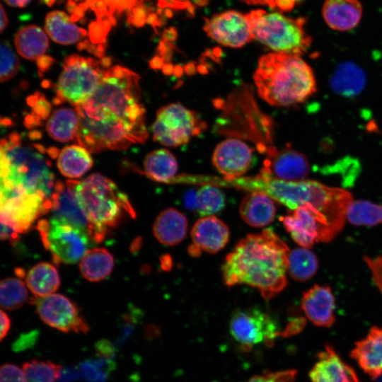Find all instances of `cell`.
Segmentation results:
<instances>
[{"label": "cell", "mask_w": 382, "mask_h": 382, "mask_svg": "<svg viewBox=\"0 0 382 382\" xmlns=\"http://www.w3.org/2000/svg\"><path fill=\"white\" fill-rule=\"evenodd\" d=\"M296 376L294 369L266 371L251 377L245 382H294Z\"/></svg>", "instance_id": "ab89813d"}, {"label": "cell", "mask_w": 382, "mask_h": 382, "mask_svg": "<svg viewBox=\"0 0 382 382\" xmlns=\"http://www.w3.org/2000/svg\"><path fill=\"white\" fill-rule=\"evenodd\" d=\"M14 43L18 54L29 60H36L44 56L49 46L46 33L33 25L21 28L15 36Z\"/></svg>", "instance_id": "484cf974"}, {"label": "cell", "mask_w": 382, "mask_h": 382, "mask_svg": "<svg viewBox=\"0 0 382 382\" xmlns=\"http://www.w3.org/2000/svg\"><path fill=\"white\" fill-rule=\"evenodd\" d=\"M301 307L316 326L330 328L335 323V296L329 286L314 285L303 292Z\"/></svg>", "instance_id": "ffe728a7"}, {"label": "cell", "mask_w": 382, "mask_h": 382, "mask_svg": "<svg viewBox=\"0 0 382 382\" xmlns=\"http://www.w3.org/2000/svg\"><path fill=\"white\" fill-rule=\"evenodd\" d=\"M1 50V81H6L13 78L18 72L19 60L7 41H2Z\"/></svg>", "instance_id": "f35d334b"}, {"label": "cell", "mask_w": 382, "mask_h": 382, "mask_svg": "<svg viewBox=\"0 0 382 382\" xmlns=\"http://www.w3.org/2000/svg\"><path fill=\"white\" fill-rule=\"evenodd\" d=\"M192 245L188 249L192 256H198L202 251L215 253L223 249L229 239L228 226L214 216L199 219L191 231Z\"/></svg>", "instance_id": "ac0fdd59"}, {"label": "cell", "mask_w": 382, "mask_h": 382, "mask_svg": "<svg viewBox=\"0 0 382 382\" xmlns=\"http://www.w3.org/2000/svg\"><path fill=\"white\" fill-rule=\"evenodd\" d=\"M0 209L1 224L23 233L50 210V199L40 194L1 190Z\"/></svg>", "instance_id": "7c38bea8"}, {"label": "cell", "mask_w": 382, "mask_h": 382, "mask_svg": "<svg viewBox=\"0 0 382 382\" xmlns=\"http://www.w3.org/2000/svg\"><path fill=\"white\" fill-rule=\"evenodd\" d=\"M252 149L245 142L228 139L216 146L212 162L216 170L228 180L238 178L250 167Z\"/></svg>", "instance_id": "e0dca14e"}, {"label": "cell", "mask_w": 382, "mask_h": 382, "mask_svg": "<svg viewBox=\"0 0 382 382\" xmlns=\"http://www.w3.org/2000/svg\"><path fill=\"white\" fill-rule=\"evenodd\" d=\"M281 218L286 231L300 246L311 248L316 242H330L340 231L317 208L306 203Z\"/></svg>", "instance_id": "30bf717a"}, {"label": "cell", "mask_w": 382, "mask_h": 382, "mask_svg": "<svg viewBox=\"0 0 382 382\" xmlns=\"http://www.w3.org/2000/svg\"><path fill=\"white\" fill-rule=\"evenodd\" d=\"M206 124L199 115L181 104L171 103L160 108L152 125L153 139L171 147L187 144L201 133Z\"/></svg>", "instance_id": "9c48e42d"}, {"label": "cell", "mask_w": 382, "mask_h": 382, "mask_svg": "<svg viewBox=\"0 0 382 382\" xmlns=\"http://www.w3.org/2000/svg\"><path fill=\"white\" fill-rule=\"evenodd\" d=\"M76 191L89 219L105 232L108 227L117 226L125 213L134 216L127 197L113 181L99 173L76 180Z\"/></svg>", "instance_id": "5b68a950"}, {"label": "cell", "mask_w": 382, "mask_h": 382, "mask_svg": "<svg viewBox=\"0 0 382 382\" xmlns=\"http://www.w3.org/2000/svg\"><path fill=\"white\" fill-rule=\"evenodd\" d=\"M253 79L259 96L274 106L303 103L316 91L313 71L299 55L274 52L262 56Z\"/></svg>", "instance_id": "3957f363"}, {"label": "cell", "mask_w": 382, "mask_h": 382, "mask_svg": "<svg viewBox=\"0 0 382 382\" xmlns=\"http://www.w3.org/2000/svg\"><path fill=\"white\" fill-rule=\"evenodd\" d=\"M37 228L56 263L73 264L81 260L94 241L83 228L52 220H40Z\"/></svg>", "instance_id": "ba28073f"}, {"label": "cell", "mask_w": 382, "mask_h": 382, "mask_svg": "<svg viewBox=\"0 0 382 382\" xmlns=\"http://www.w3.org/2000/svg\"><path fill=\"white\" fill-rule=\"evenodd\" d=\"M28 296L25 284L21 279L7 278L1 282L0 303L2 309H18L27 301Z\"/></svg>", "instance_id": "d590c367"}, {"label": "cell", "mask_w": 382, "mask_h": 382, "mask_svg": "<svg viewBox=\"0 0 382 382\" xmlns=\"http://www.w3.org/2000/svg\"><path fill=\"white\" fill-rule=\"evenodd\" d=\"M247 16L253 39L276 52L299 55L311 44V37L304 28V18H291L276 12L267 13L263 10L252 11Z\"/></svg>", "instance_id": "8992f818"}, {"label": "cell", "mask_w": 382, "mask_h": 382, "mask_svg": "<svg viewBox=\"0 0 382 382\" xmlns=\"http://www.w3.org/2000/svg\"><path fill=\"white\" fill-rule=\"evenodd\" d=\"M195 3L203 6L209 2V0H192Z\"/></svg>", "instance_id": "f5cc1de1"}, {"label": "cell", "mask_w": 382, "mask_h": 382, "mask_svg": "<svg viewBox=\"0 0 382 382\" xmlns=\"http://www.w3.org/2000/svg\"><path fill=\"white\" fill-rule=\"evenodd\" d=\"M364 83L363 72L352 64L342 65L332 81L334 89L344 95L351 96L359 92Z\"/></svg>", "instance_id": "836d02e7"}, {"label": "cell", "mask_w": 382, "mask_h": 382, "mask_svg": "<svg viewBox=\"0 0 382 382\" xmlns=\"http://www.w3.org/2000/svg\"><path fill=\"white\" fill-rule=\"evenodd\" d=\"M0 382H26L23 369L14 364L6 363L0 369Z\"/></svg>", "instance_id": "60d3db41"}, {"label": "cell", "mask_w": 382, "mask_h": 382, "mask_svg": "<svg viewBox=\"0 0 382 382\" xmlns=\"http://www.w3.org/2000/svg\"><path fill=\"white\" fill-rule=\"evenodd\" d=\"M176 37V30L174 28H170L163 33V38L168 41L174 40Z\"/></svg>", "instance_id": "816d5d0a"}, {"label": "cell", "mask_w": 382, "mask_h": 382, "mask_svg": "<svg viewBox=\"0 0 382 382\" xmlns=\"http://www.w3.org/2000/svg\"><path fill=\"white\" fill-rule=\"evenodd\" d=\"M204 30L214 40L230 47H241L253 40L247 14L235 11L205 18Z\"/></svg>", "instance_id": "9a60e30c"}, {"label": "cell", "mask_w": 382, "mask_h": 382, "mask_svg": "<svg viewBox=\"0 0 382 382\" xmlns=\"http://www.w3.org/2000/svg\"><path fill=\"white\" fill-rule=\"evenodd\" d=\"M111 60H100L77 54L67 56L56 84V105L69 103L74 107L88 99L98 89Z\"/></svg>", "instance_id": "52a82bcc"}, {"label": "cell", "mask_w": 382, "mask_h": 382, "mask_svg": "<svg viewBox=\"0 0 382 382\" xmlns=\"http://www.w3.org/2000/svg\"><path fill=\"white\" fill-rule=\"evenodd\" d=\"M318 267L317 257L309 248L301 247L289 252L287 272L293 279L307 281L315 275Z\"/></svg>", "instance_id": "1f68e13d"}, {"label": "cell", "mask_w": 382, "mask_h": 382, "mask_svg": "<svg viewBox=\"0 0 382 382\" xmlns=\"http://www.w3.org/2000/svg\"><path fill=\"white\" fill-rule=\"evenodd\" d=\"M89 151L79 145H70L62 149L58 155L57 166L60 173L69 178H78L93 166Z\"/></svg>", "instance_id": "4316f807"}, {"label": "cell", "mask_w": 382, "mask_h": 382, "mask_svg": "<svg viewBox=\"0 0 382 382\" xmlns=\"http://www.w3.org/2000/svg\"><path fill=\"white\" fill-rule=\"evenodd\" d=\"M50 211V220L81 228L96 242L101 241L106 234L89 219L81 207L76 191V180L55 183Z\"/></svg>", "instance_id": "8fae6325"}, {"label": "cell", "mask_w": 382, "mask_h": 382, "mask_svg": "<svg viewBox=\"0 0 382 382\" xmlns=\"http://www.w3.org/2000/svg\"><path fill=\"white\" fill-rule=\"evenodd\" d=\"M308 171V160L301 153L290 148L278 150L270 147L259 175L265 178L299 181L305 180Z\"/></svg>", "instance_id": "2e32d148"}, {"label": "cell", "mask_w": 382, "mask_h": 382, "mask_svg": "<svg viewBox=\"0 0 382 382\" xmlns=\"http://www.w3.org/2000/svg\"><path fill=\"white\" fill-rule=\"evenodd\" d=\"M350 357L373 380L382 375V328L373 326L368 334L355 342Z\"/></svg>", "instance_id": "44dd1931"}, {"label": "cell", "mask_w": 382, "mask_h": 382, "mask_svg": "<svg viewBox=\"0 0 382 382\" xmlns=\"http://www.w3.org/2000/svg\"><path fill=\"white\" fill-rule=\"evenodd\" d=\"M22 369L26 382H57L62 367L50 361L33 359L25 362Z\"/></svg>", "instance_id": "8d00e7d4"}, {"label": "cell", "mask_w": 382, "mask_h": 382, "mask_svg": "<svg viewBox=\"0 0 382 382\" xmlns=\"http://www.w3.org/2000/svg\"><path fill=\"white\" fill-rule=\"evenodd\" d=\"M187 231L186 217L173 208L161 212L153 225L154 236L166 245L171 246L180 243L185 238Z\"/></svg>", "instance_id": "cb8c5ba5"}, {"label": "cell", "mask_w": 382, "mask_h": 382, "mask_svg": "<svg viewBox=\"0 0 382 382\" xmlns=\"http://www.w3.org/2000/svg\"><path fill=\"white\" fill-rule=\"evenodd\" d=\"M40 144L13 132L1 141V190L40 194L50 199L55 183L52 164Z\"/></svg>", "instance_id": "277c9868"}, {"label": "cell", "mask_w": 382, "mask_h": 382, "mask_svg": "<svg viewBox=\"0 0 382 382\" xmlns=\"http://www.w3.org/2000/svg\"><path fill=\"white\" fill-rule=\"evenodd\" d=\"M327 25L335 30L347 31L356 27L362 15L358 0H325L322 9Z\"/></svg>", "instance_id": "7402d4cb"}, {"label": "cell", "mask_w": 382, "mask_h": 382, "mask_svg": "<svg viewBox=\"0 0 382 382\" xmlns=\"http://www.w3.org/2000/svg\"><path fill=\"white\" fill-rule=\"evenodd\" d=\"M1 333L0 339L2 341L8 334L11 322L8 316L1 309Z\"/></svg>", "instance_id": "bcb514c9"}, {"label": "cell", "mask_w": 382, "mask_h": 382, "mask_svg": "<svg viewBox=\"0 0 382 382\" xmlns=\"http://www.w3.org/2000/svg\"><path fill=\"white\" fill-rule=\"evenodd\" d=\"M144 172L159 183H170L178 170V162L169 151L161 149L150 152L144 161Z\"/></svg>", "instance_id": "f546056e"}, {"label": "cell", "mask_w": 382, "mask_h": 382, "mask_svg": "<svg viewBox=\"0 0 382 382\" xmlns=\"http://www.w3.org/2000/svg\"><path fill=\"white\" fill-rule=\"evenodd\" d=\"M43 1L48 6H52L54 4L56 0H43Z\"/></svg>", "instance_id": "db71d44e"}, {"label": "cell", "mask_w": 382, "mask_h": 382, "mask_svg": "<svg viewBox=\"0 0 382 382\" xmlns=\"http://www.w3.org/2000/svg\"><path fill=\"white\" fill-rule=\"evenodd\" d=\"M52 62L51 57L44 55L37 59V64L40 70H45L52 64Z\"/></svg>", "instance_id": "7dc6e473"}, {"label": "cell", "mask_w": 382, "mask_h": 382, "mask_svg": "<svg viewBox=\"0 0 382 382\" xmlns=\"http://www.w3.org/2000/svg\"><path fill=\"white\" fill-rule=\"evenodd\" d=\"M33 103L30 105L33 107L34 112L40 118L45 119L49 116L51 110V105L45 98L40 95L37 96H32L29 99Z\"/></svg>", "instance_id": "ee69618b"}, {"label": "cell", "mask_w": 382, "mask_h": 382, "mask_svg": "<svg viewBox=\"0 0 382 382\" xmlns=\"http://www.w3.org/2000/svg\"><path fill=\"white\" fill-rule=\"evenodd\" d=\"M114 266L112 255L105 248L89 249L81 259L79 268L83 277L91 282L106 278Z\"/></svg>", "instance_id": "f1b7e54d"}, {"label": "cell", "mask_w": 382, "mask_h": 382, "mask_svg": "<svg viewBox=\"0 0 382 382\" xmlns=\"http://www.w3.org/2000/svg\"><path fill=\"white\" fill-rule=\"evenodd\" d=\"M225 195L217 187L204 185L196 192L195 210L202 216H212L225 207Z\"/></svg>", "instance_id": "e575fe53"}, {"label": "cell", "mask_w": 382, "mask_h": 382, "mask_svg": "<svg viewBox=\"0 0 382 382\" xmlns=\"http://www.w3.org/2000/svg\"><path fill=\"white\" fill-rule=\"evenodd\" d=\"M248 4H267L272 8L276 7L274 0H241Z\"/></svg>", "instance_id": "c3c4849f"}, {"label": "cell", "mask_w": 382, "mask_h": 382, "mask_svg": "<svg viewBox=\"0 0 382 382\" xmlns=\"http://www.w3.org/2000/svg\"><path fill=\"white\" fill-rule=\"evenodd\" d=\"M79 117L74 109L61 108L52 112L46 124L51 138L60 142L76 139L79 128Z\"/></svg>", "instance_id": "83f0119b"}, {"label": "cell", "mask_w": 382, "mask_h": 382, "mask_svg": "<svg viewBox=\"0 0 382 382\" xmlns=\"http://www.w3.org/2000/svg\"><path fill=\"white\" fill-rule=\"evenodd\" d=\"M85 2L95 12L98 21H112L115 13L131 9L137 4V0H86Z\"/></svg>", "instance_id": "74e56055"}, {"label": "cell", "mask_w": 382, "mask_h": 382, "mask_svg": "<svg viewBox=\"0 0 382 382\" xmlns=\"http://www.w3.org/2000/svg\"><path fill=\"white\" fill-rule=\"evenodd\" d=\"M275 206L273 199L264 192L255 191L242 199L239 212L242 219L254 227H263L274 219Z\"/></svg>", "instance_id": "603a6c76"}, {"label": "cell", "mask_w": 382, "mask_h": 382, "mask_svg": "<svg viewBox=\"0 0 382 382\" xmlns=\"http://www.w3.org/2000/svg\"><path fill=\"white\" fill-rule=\"evenodd\" d=\"M229 332L234 340L248 350L262 343L272 342L279 334L274 320L257 308L235 311L229 321Z\"/></svg>", "instance_id": "4fadbf2b"}, {"label": "cell", "mask_w": 382, "mask_h": 382, "mask_svg": "<svg viewBox=\"0 0 382 382\" xmlns=\"http://www.w3.org/2000/svg\"><path fill=\"white\" fill-rule=\"evenodd\" d=\"M33 303L40 319L50 327L66 333L89 332L90 328L79 308L64 295L37 297Z\"/></svg>", "instance_id": "5bb4252c"}, {"label": "cell", "mask_w": 382, "mask_h": 382, "mask_svg": "<svg viewBox=\"0 0 382 382\" xmlns=\"http://www.w3.org/2000/svg\"><path fill=\"white\" fill-rule=\"evenodd\" d=\"M308 376L311 382H359L353 368L329 345L318 354Z\"/></svg>", "instance_id": "d6986e66"}, {"label": "cell", "mask_w": 382, "mask_h": 382, "mask_svg": "<svg viewBox=\"0 0 382 382\" xmlns=\"http://www.w3.org/2000/svg\"><path fill=\"white\" fill-rule=\"evenodd\" d=\"M59 277L57 269L47 262H40L33 267L25 277L27 286L37 297H45L59 288Z\"/></svg>", "instance_id": "4dcf8cb0"}, {"label": "cell", "mask_w": 382, "mask_h": 382, "mask_svg": "<svg viewBox=\"0 0 382 382\" xmlns=\"http://www.w3.org/2000/svg\"><path fill=\"white\" fill-rule=\"evenodd\" d=\"M45 30L51 39L59 44L71 45L86 35V30L79 28L64 12L53 11L46 16Z\"/></svg>", "instance_id": "d4e9b609"}, {"label": "cell", "mask_w": 382, "mask_h": 382, "mask_svg": "<svg viewBox=\"0 0 382 382\" xmlns=\"http://www.w3.org/2000/svg\"><path fill=\"white\" fill-rule=\"evenodd\" d=\"M0 16H1L0 31L2 33L4 30V29L6 28L8 25V19L7 18V14L6 11H4V8L2 5L1 6Z\"/></svg>", "instance_id": "f907efd6"}, {"label": "cell", "mask_w": 382, "mask_h": 382, "mask_svg": "<svg viewBox=\"0 0 382 382\" xmlns=\"http://www.w3.org/2000/svg\"><path fill=\"white\" fill-rule=\"evenodd\" d=\"M100 365L98 362H86L82 365L83 374L91 382L101 381L106 377V372Z\"/></svg>", "instance_id": "7bdbcfd3"}, {"label": "cell", "mask_w": 382, "mask_h": 382, "mask_svg": "<svg viewBox=\"0 0 382 382\" xmlns=\"http://www.w3.org/2000/svg\"><path fill=\"white\" fill-rule=\"evenodd\" d=\"M364 260L371 272L375 284L382 294V256L374 258L365 256Z\"/></svg>", "instance_id": "b9f144b4"}, {"label": "cell", "mask_w": 382, "mask_h": 382, "mask_svg": "<svg viewBox=\"0 0 382 382\" xmlns=\"http://www.w3.org/2000/svg\"><path fill=\"white\" fill-rule=\"evenodd\" d=\"M296 1V3H298V2H300L302 0H294Z\"/></svg>", "instance_id": "11a10c76"}, {"label": "cell", "mask_w": 382, "mask_h": 382, "mask_svg": "<svg viewBox=\"0 0 382 382\" xmlns=\"http://www.w3.org/2000/svg\"><path fill=\"white\" fill-rule=\"evenodd\" d=\"M31 0H4L9 6L13 7L23 8L26 6Z\"/></svg>", "instance_id": "681fc988"}, {"label": "cell", "mask_w": 382, "mask_h": 382, "mask_svg": "<svg viewBox=\"0 0 382 382\" xmlns=\"http://www.w3.org/2000/svg\"><path fill=\"white\" fill-rule=\"evenodd\" d=\"M289 250L271 228L249 234L227 255L221 267L228 286L247 284L270 299L286 285Z\"/></svg>", "instance_id": "7a4b0ae2"}, {"label": "cell", "mask_w": 382, "mask_h": 382, "mask_svg": "<svg viewBox=\"0 0 382 382\" xmlns=\"http://www.w3.org/2000/svg\"><path fill=\"white\" fill-rule=\"evenodd\" d=\"M139 76L121 65L111 66L98 89L74 107L80 120L76 141L89 152L125 150L147 139Z\"/></svg>", "instance_id": "6da1fadb"}, {"label": "cell", "mask_w": 382, "mask_h": 382, "mask_svg": "<svg viewBox=\"0 0 382 382\" xmlns=\"http://www.w3.org/2000/svg\"><path fill=\"white\" fill-rule=\"evenodd\" d=\"M147 12L143 6H137L131 8L128 15L129 22L135 26H142L146 22Z\"/></svg>", "instance_id": "f6af8a7d"}, {"label": "cell", "mask_w": 382, "mask_h": 382, "mask_svg": "<svg viewBox=\"0 0 382 382\" xmlns=\"http://www.w3.org/2000/svg\"><path fill=\"white\" fill-rule=\"evenodd\" d=\"M346 218L355 226H375L382 224V205L366 200H353Z\"/></svg>", "instance_id": "d6a6232c"}]
</instances>
